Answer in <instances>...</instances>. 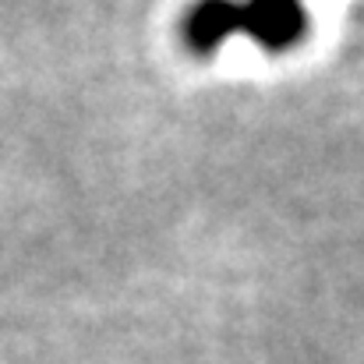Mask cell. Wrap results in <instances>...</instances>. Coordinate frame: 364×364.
Wrapping results in <instances>:
<instances>
[{"label":"cell","instance_id":"cell-2","mask_svg":"<svg viewBox=\"0 0 364 364\" xmlns=\"http://www.w3.org/2000/svg\"><path fill=\"white\" fill-rule=\"evenodd\" d=\"M241 32V0H195L181 18V43L195 57H213Z\"/></svg>","mask_w":364,"mask_h":364},{"label":"cell","instance_id":"cell-1","mask_svg":"<svg viewBox=\"0 0 364 364\" xmlns=\"http://www.w3.org/2000/svg\"><path fill=\"white\" fill-rule=\"evenodd\" d=\"M241 32L265 53H290L308 39L304 0H241Z\"/></svg>","mask_w":364,"mask_h":364}]
</instances>
